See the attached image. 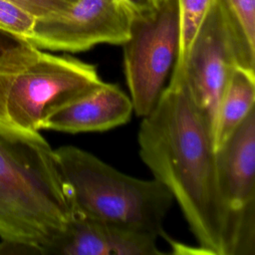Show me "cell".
<instances>
[{"label": "cell", "instance_id": "7a4b0ae2", "mask_svg": "<svg viewBox=\"0 0 255 255\" xmlns=\"http://www.w3.org/2000/svg\"><path fill=\"white\" fill-rule=\"evenodd\" d=\"M72 213L49 142L40 131L0 122V238L47 255Z\"/></svg>", "mask_w": 255, "mask_h": 255}, {"label": "cell", "instance_id": "d6986e66", "mask_svg": "<svg viewBox=\"0 0 255 255\" xmlns=\"http://www.w3.org/2000/svg\"><path fill=\"white\" fill-rule=\"evenodd\" d=\"M161 1H162V0H158V3H159V2H161Z\"/></svg>", "mask_w": 255, "mask_h": 255}, {"label": "cell", "instance_id": "5bb4252c", "mask_svg": "<svg viewBox=\"0 0 255 255\" xmlns=\"http://www.w3.org/2000/svg\"><path fill=\"white\" fill-rule=\"evenodd\" d=\"M38 19L39 17L19 5L9 0H0L1 31L31 44L35 35Z\"/></svg>", "mask_w": 255, "mask_h": 255}, {"label": "cell", "instance_id": "5b68a950", "mask_svg": "<svg viewBox=\"0 0 255 255\" xmlns=\"http://www.w3.org/2000/svg\"><path fill=\"white\" fill-rule=\"evenodd\" d=\"M124 47V74L133 113L143 118L155 106L180 48L177 0H162L151 13L134 16Z\"/></svg>", "mask_w": 255, "mask_h": 255}, {"label": "cell", "instance_id": "8992f818", "mask_svg": "<svg viewBox=\"0 0 255 255\" xmlns=\"http://www.w3.org/2000/svg\"><path fill=\"white\" fill-rule=\"evenodd\" d=\"M236 66L245 68L224 13L218 1L214 0L180 68L170 76V79H182L212 138L218 103Z\"/></svg>", "mask_w": 255, "mask_h": 255}, {"label": "cell", "instance_id": "9c48e42d", "mask_svg": "<svg viewBox=\"0 0 255 255\" xmlns=\"http://www.w3.org/2000/svg\"><path fill=\"white\" fill-rule=\"evenodd\" d=\"M157 236L72 213L66 228L48 249L56 255H156Z\"/></svg>", "mask_w": 255, "mask_h": 255}, {"label": "cell", "instance_id": "2e32d148", "mask_svg": "<svg viewBox=\"0 0 255 255\" xmlns=\"http://www.w3.org/2000/svg\"><path fill=\"white\" fill-rule=\"evenodd\" d=\"M133 13L134 16L153 12L158 7V0H121Z\"/></svg>", "mask_w": 255, "mask_h": 255}, {"label": "cell", "instance_id": "52a82bcc", "mask_svg": "<svg viewBox=\"0 0 255 255\" xmlns=\"http://www.w3.org/2000/svg\"><path fill=\"white\" fill-rule=\"evenodd\" d=\"M215 151L219 188L229 217L228 255H254L255 109Z\"/></svg>", "mask_w": 255, "mask_h": 255}, {"label": "cell", "instance_id": "ac0fdd59", "mask_svg": "<svg viewBox=\"0 0 255 255\" xmlns=\"http://www.w3.org/2000/svg\"><path fill=\"white\" fill-rule=\"evenodd\" d=\"M67 1H69L70 3H74V2H76L77 0H67Z\"/></svg>", "mask_w": 255, "mask_h": 255}, {"label": "cell", "instance_id": "8fae6325", "mask_svg": "<svg viewBox=\"0 0 255 255\" xmlns=\"http://www.w3.org/2000/svg\"><path fill=\"white\" fill-rule=\"evenodd\" d=\"M254 109L255 71L236 66L218 103L213 130L215 149L230 136Z\"/></svg>", "mask_w": 255, "mask_h": 255}, {"label": "cell", "instance_id": "277c9868", "mask_svg": "<svg viewBox=\"0 0 255 255\" xmlns=\"http://www.w3.org/2000/svg\"><path fill=\"white\" fill-rule=\"evenodd\" d=\"M103 82L95 65L22 42L0 57V122L40 131L51 113Z\"/></svg>", "mask_w": 255, "mask_h": 255}, {"label": "cell", "instance_id": "6da1fadb", "mask_svg": "<svg viewBox=\"0 0 255 255\" xmlns=\"http://www.w3.org/2000/svg\"><path fill=\"white\" fill-rule=\"evenodd\" d=\"M139 155L175 200L198 246L209 255H228L229 217L217 175L211 131L182 79H170L142 118Z\"/></svg>", "mask_w": 255, "mask_h": 255}, {"label": "cell", "instance_id": "ba28073f", "mask_svg": "<svg viewBox=\"0 0 255 255\" xmlns=\"http://www.w3.org/2000/svg\"><path fill=\"white\" fill-rule=\"evenodd\" d=\"M134 15L121 0H77L63 12L39 18L32 45L78 53L99 44L123 45Z\"/></svg>", "mask_w": 255, "mask_h": 255}, {"label": "cell", "instance_id": "9a60e30c", "mask_svg": "<svg viewBox=\"0 0 255 255\" xmlns=\"http://www.w3.org/2000/svg\"><path fill=\"white\" fill-rule=\"evenodd\" d=\"M39 18L50 17L66 10L72 3L67 0H9Z\"/></svg>", "mask_w": 255, "mask_h": 255}, {"label": "cell", "instance_id": "7c38bea8", "mask_svg": "<svg viewBox=\"0 0 255 255\" xmlns=\"http://www.w3.org/2000/svg\"><path fill=\"white\" fill-rule=\"evenodd\" d=\"M237 44L243 66L255 71V0H217Z\"/></svg>", "mask_w": 255, "mask_h": 255}, {"label": "cell", "instance_id": "e0dca14e", "mask_svg": "<svg viewBox=\"0 0 255 255\" xmlns=\"http://www.w3.org/2000/svg\"><path fill=\"white\" fill-rule=\"evenodd\" d=\"M25 42L9 33L0 30V57L9 49L16 47L17 45Z\"/></svg>", "mask_w": 255, "mask_h": 255}, {"label": "cell", "instance_id": "30bf717a", "mask_svg": "<svg viewBox=\"0 0 255 255\" xmlns=\"http://www.w3.org/2000/svg\"><path fill=\"white\" fill-rule=\"evenodd\" d=\"M133 106L117 84L101 85L51 113L41 129L68 133L105 131L127 124Z\"/></svg>", "mask_w": 255, "mask_h": 255}, {"label": "cell", "instance_id": "4fadbf2b", "mask_svg": "<svg viewBox=\"0 0 255 255\" xmlns=\"http://www.w3.org/2000/svg\"><path fill=\"white\" fill-rule=\"evenodd\" d=\"M214 0H177L180 19V48L171 72L177 71L190 44Z\"/></svg>", "mask_w": 255, "mask_h": 255}, {"label": "cell", "instance_id": "3957f363", "mask_svg": "<svg viewBox=\"0 0 255 255\" xmlns=\"http://www.w3.org/2000/svg\"><path fill=\"white\" fill-rule=\"evenodd\" d=\"M54 151L73 213L157 237L164 234L163 221L174 200L158 180L128 175L75 145Z\"/></svg>", "mask_w": 255, "mask_h": 255}]
</instances>
